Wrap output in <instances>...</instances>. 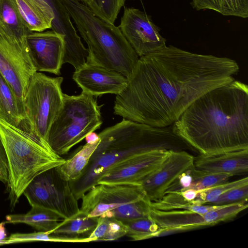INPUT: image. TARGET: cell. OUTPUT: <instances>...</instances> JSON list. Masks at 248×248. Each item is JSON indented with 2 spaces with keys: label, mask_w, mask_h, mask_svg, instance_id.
<instances>
[{
  "label": "cell",
  "mask_w": 248,
  "mask_h": 248,
  "mask_svg": "<svg viewBox=\"0 0 248 248\" xmlns=\"http://www.w3.org/2000/svg\"><path fill=\"white\" fill-rule=\"evenodd\" d=\"M5 244H6L5 240L4 241L0 242V246L3 245H5Z\"/></svg>",
  "instance_id": "obj_36"
},
{
  "label": "cell",
  "mask_w": 248,
  "mask_h": 248,
  "mask_svg": "<svg viewBox=\"0 0 248 248\" xmlns=\"http://www.w3.org/2000/svg\"><path fill=\"white\" fill-rule=\"evenodd\" d=\"M100 140L93 144L86 143L72 157L65 160L57 169L62 177L69 182L79 179L86 168Z\"/></svg>",
  "instance_id": "obj_24"
},
{
  "label": "cell",
  "mask_w": 248,
  "mask_h": 248,
  "mask_svg": "<svg viewBox=\"0 0 248 248\" xmlns=\"http://www.w3.org/2000/svg\"><path fill=\"white\" fill-rule=\"evenodd\" d=\"M52 232H40L32 233H15L11 234L5 239L6 244L35 241L55 242L87 243L90 242L88 237L66 238L58 237L51 234Z\"/></svg>",
  "instance_id": "obj_28"
},
{
  "label": "cell",
  "mask_w": 248,
  "mask_h": 248,
  "mask_svg": "<svg viewBox=\"0 0 248 248\" xmlns=\"http://www.w3.org/2000/svg\"><path fill=\"white\" fill-rule=\"evenodd\" d=\"M248 206V202L217 205L205 213L187 209L160 210L149 206L148 216L161 228L186 227L191 230L232 219Z\"/></svg>",
  "instance_id": "obj_10"
},
{
  "label": "cell",
  "mask_w": 248,
  "mask_h": 248,
  "mask_svg": "<svg viewBox=\"0 0 248 248\" xmlns=\"http://www.w3.org/2000/svg\"><path fill=\"white\" fill-rule=\"evenodd\" d=\"M169 150L156 148L140 154L106 171L97 180V184L129 183L140 185L141 181L160 165Z\"/></svg>",
  "instance_id": "obj_15"
},
{
  "label": "cell",
  "mask_w": 248,
  "mask_h": 248,
  "mask_svg": "<svg viewBox=\"0 0 248 248\" xmlns=\"http://www.w3.org/2000/svg\"><path fill=\"white\" fill-rule=\"evenodd\" d=\"M191 4L197 11L210 9L223 16L248 17V0H192Z\"/></svg>",
  "instance_id": "obj_25"
},
{
  "label": "cell",
  "mask_w": 248,
  "mask_h": 248,
  "mask_svg": "<svg viewBox=\"0 0 248 248\" xmlns=\"http://www.w3.org/2000/svg\"><path fill=\"white\" fill-rule=\"evenodd\" d=\"M233 60L202 55L171 45L139 57L114 113L154 127L172 125L200 96L233 80Z\"/></svg>",
  "instance_id": "obj_1"
},
{
  "label": "cell",
  "mask_w": 248,
  "mask_h": 248,
  "mask_svg": "<svg viewBox=\"0 0 248 248\" xmlns=\"http://www.w3.org/2000/svg\"><path fill=\"white\" fill-rule=\"evenodd\" d=\"M124 222L127 228L126 235L134 241L153 238L160 228L148 216Z\"/></svg>",
  "instance_id": "obj_27"
},
{
  "label": "cell",
  "mask_w": 248,
  "mask_h": 248,
  "mask_svg": "<svg viewBox=\"0 0 248 248\" xmlns=\"http://www.w3.org/2000/svg\"><path fill=\"white\" fill-rule=\"evenodd\" d=\"M62 108L52 124L47 143L57 155L67 154L75 145L102 124L100 108L93 96L83 92L78 95L63 93Z\"/></svg>",
  "instance_id": "obj_6"
},
{
  "label": "cell",
  "mask_w": 248,
  "mask_h": 248,
  "mask_svg": "<svg viewBox=\"0 0 248 248\" xmlns=\"http://www.w3.org/2000/svg\"><path fill=\"white\" fill-rule=\"evenodd\" d=\"M5 224L4 221L0 223V242L4 241L7 238Z\"/></svg>",
  "instance_id": "obj_35"
},
{
  "label": "cell",
  "mask_w": 248,
  "mask_h": 248,
  "mask_svg": "<svg viewBox=\"0 0 248 248\" xmlns=\"http://www.w3.org/2000/svg\"><path fill=\"white\" fill-rule=\"evenodd\" d=\"M9 169L5 150L0 137V181L4 184L8 183Z\"/></svg>",
  "instance_id": "obj_33"
},
{
  "label": "cell",
  "mask_w": 248,
  "mask_h": 248,
  "mask_svg": "<svg viewBox=\"0 0 248 248\" xmlns=\"http://www.w3.org/2000/svg\"><path fill=\"white\" fill-rule=\"evenodd\" d=\"M0 119L19 128L25 119L23 106L13 89L0 73Z\"/></svg>",
  "instance_id": "obj_22"
},
{
  "label": "cell",
  "mask_w": 248,
  "mask_h": 248,
  "mask_svg": "<svg viewBox=\"0 0 248 248\" xmlns=\"http://www.w3.org/2000/svg\"><path fill=\"white\" fill-rule=\"evenodd\" d=\"M0 137L8 161L9 198L14 206L37 175L62 165L65 159L56 154L48 143L1 119Z\"/></svg>",
  "instance_id": "obj_5"
},
{
  "label": "cell",
  "mask_w": 248,
  "mask_h": 248,
  "mask_svg": "<svg viewBox=\"0 0 248 248\" xmlns=\"http://www.w3.org/2000/svg\"><path fill=\"white\" fill-rule=\"evenodd\" d=\"M63 78L50 77L37 71L32 77L25 95V131L40 141L47 143L50 128L61 110L63 97Z\"/></svg>",
  "instance_id": "obj_8"
},
{
  "label": "cell",
  "mask_w": 248,
  "mask_h": 248,
  "mask_svg": "<svg viewBox=\"0 0 248 248\" xmlns=\"http://www.w3.org/2000/svg\"><path fill=\"white\" fill-rule=\"evenodd\" d=\"M29 30L43 31L51 29L53 10L45 0H14Z\"/></svg>",
  "instance_id": "obj_20"
},
{
  "label": "cell",
  "mask_w": 248,
  "mask_h": 248,
  "mask_svg": "<svg viewBox=\"0 0 248 248\" xmlns=\"http://www.w3.org/2000/svg\"><path fill=\"white\" fill-rule=\"evenodd\" d=\"M85 139L86 140V143L89 144L95 143L100 140L98 134H97L94 131L89 133L85 137Z\"/></svg>",
  "instance_id": "obj_34"
},
{
  "label": "cell",
  "mask_w": 248,
  "mask_h": 248,
  "mask_svg": "<svg viewBox=\"0 0 248 248\" xmlns=\"http://www.w3.org/2000/svg\"><path fill=\"white\" fill-rule=\"evenodd\" d=\"M194 158L185 151L169 149L160 165L140 183L148 199H160L177 178L194 165Z\"/></svg>",
  "instance_id": "obj_13"
},
{
  "label": "cell",
  "mask_w": 248,
  "mask_h": 248,
  "mask_svg": "<svg viewBox=\"0 0 248 248\" xmlns=\"http://www.w3.org/2000/svg\"><path fill=\"white\" fill-rule=\"evenodd\" d=\"M127 231L124 222L114 218L100 216L95 229L88 238L90 242L114 241L126 235Z\"/></svg>",
  "instance_id": "obj_26"
},
{
  "label": "cell",
  "mask_w": 248,
  "mask_h": 248,
  "mask_svg": "<svg viewBox=\"0 0 248 248\" xmlns=\"http://www.w3.org/2000/svg\"><path fill=\"white\" fill-rule=\"evenodd\" d=\"M100 141L81 176L69 182L78 200L97 184L106 171L140 154L156 148L174 149L184 141L173 131L172 125L154 127L123 119L98 134Z\"/></svg>",
  "instance_id": "obj_3"
},
{
  "label": "cell",
  "mask_w": 248,
  "mask_h": 248,
  "mask_svg": "<svg viewBox=\"0 0 248 248\" xmlns=\"http://www.w3.org/2000/svg\"><path fill=\"white\" fill-rule=\"evenodd\" d=\"M80 213L123 222L148 216L150 200L140 185L98 184L83 195Z\"/></svg>",
  "instance_id": "obj_7"
},
{
  "label": "cell",
  "mask_w": 248,
  "mask_h": 248,
  "mask_svg": "<svg viewBox=\"0 0 248 248\" xmlns=\"http://www.w3.org/2000/svg\"><path fill=\"white\" fill-rule=\"evenodd\" d=\"M200 155L248 149V88L233 80L196 99L172 125Z\"/></svg>",
  "instance_id": "obj_2"
},
{
  "label": "cell",
  "mask_w": 248,
  "mask_h": 248,
  "mask_svg": "<svg viewBox=\"0 0 248 248\" xmlns=\"http://www.w3.org/2000/svg\"><path fill=\"white\" fill-rule=\"evenodd\" d=\"M79 0V1L82 2V3H84V2H85L86 0Z\"/></svg>",
  "instance_id": "obj_37"
},
{
  "label": "cell",
  "mask_w": 248,
  "mask_h": 248,
  "mask_svg": "<svg viewBox=\"0 0 248 248\" xmlns=\"http://www.w3.org/2000/svg\"><path fill=\"white\" fill-rule=\"evenodd\" d=\"M30 31L14 0H0V37L10 42L27 44Z\"/></svg>",
  "instance_id": "obj_19"
},
{
  "label": "cell",
  "mask_w": 248,
  "mask_h": 248,
  "mask_svg": "<svg viewBox=\"0 0 248 248\" xmlns=\"http://www.w3.org/2000/svg\"><path fill=\"white\" fill-rule=\"evenodd\" d=\"M88 45L87 63L131 76L139 59L120 29L78 0H61Z\"/></svg>",
  "instance_id": "obj_4"
},
{
  "label": "cell",
  "mask_w": 248,
  "mask_h": 248,
  "mask_svg": "<svg viewBox=\"0 0 248 248\" xmlns=\"http://www.w3.org/2000/svg\"><path fill=\"white\" fill-rule=\"evenodd\" d=\"M118 27L139 57L166 46L159 28L150 16L139 9L124 7Z\"/></svg>",
  "instance_id": "obj_12"
},
{
  "label": "cell",
  "mask_w": 248,
  "mask_h": 248,
  "mask_svg": "<svg viewBox=\"0 0 248 248\" xmlns=\"http://www.w3.org/2000/svg\"><path fill=\"white\" fill-rule=\"evenodd\" d=\"M98 217H89L79 212L75 216L62 220L51 233L66 238L88 237L95 229Z\"/></svg>",
  "instance_id": "obj_23"
},
{
  "label": "cell",
  "mask_w": 248,
  "mask_h": 248,
  "mask_svg": "<svg viewBox=\"0 0 248 248\" xmlns=\"http://www.w3.org/2000/svg\"><path fill=\"white\" fill-rule=\"evenodd\" d=\"M36 72L28 44L11 43L0 37V73L23 107L29 83Z\"/></svg>",
  "instance_id": "obj_11"
},
{
  "label": "cell",
  "mask_w": 248,
  "mask_h": 248,
  "mask_svg": "<svg viewBox=\"0 0 248 248\" xmlns=\"http://www.w3.org/2000/svg\"><path fill=\"white\" fill-rule=\"evenodd\" d=\"M57 167L37 175L23 194L30 205L35 204L52 210L64 220L78 214L80 207L69 182L62 177Z\"/></svg>",
  "instance_id": "obj_9"
},
{
  "label": "cell",
  "mask_w": 248,
  "mask_h": 248,
  "mask_svg": "<svg viewBox=\"0 0 248 248\" xmlns=\"http://www.w3.org/2000/svg\"><path fill=\"white\" fill-rule=\"evenodd\" d=\"M248 184L233 187L221 195L211 204L225 205L237 203L248 202Z\"/></svg>",
  "instance_id": "obj_32"
},
{
  "label": "cell",
  "mask_w": 248,
  "mask_h": 248,
  "mask_svg": "<svg viewBox=\"0 0 248 248\" xmlns=\"http://www.w3.org/2000/svg\"><path fill=\"white\" fill-rule=\"evenodd\" d=\"M192 182L188 189L199 191L226 182L232 176L199 170L193 166L191 169Z\"/></svg>",
  "instance_id": "obj_31"
},
{
  "label": "cell",
  "mask_w": 248,
  "mask_h": 248,
  "mask_svg": "<svg viewBox=\"0 0 248 248\" xmlns=\"http://www.w3.org/2000/svg\"><path fill=\"white\" fill-rule=\"evenodd\" d=\"M51 7L54 18L52 30L64 37L62 64L68 63L75 70L86 63L88 50L84 46L71 17L61 0H45Z\"/></svg>",
  "instance_id": "obj_17"
},
{
  "label": "cell",
  "mask_w": 248,
  "mask_h": 248,
  "mask_svg": "<svg viewBox=\"0 0 248 248\" xmlns=\"http://www.w3.org/2000/svg\"><path fill=\"white\" fill-rule=\"evenodd\" d=\"M72 78L82 92L93 96L117 95L124 90L128 81L119 72L86 62L75 70Z\"/></svg>",
  "instance_id": "obj_16"
},
{
  "label": "cell",
  "mask_w": 248,
  "mask_h": 248,
  "mask_svg": "<svg viewBox=\"0 0 248 248\" xmlns=\"http://www.w3.org/2000/svg\"><path fill=\"white\" fill-rule=\"evenodd\" d=\"M27 39L36 71L60 75L63 64L64 36L53 30L30 31Z\"/></svg>",
  "instance_id": "obj_14"
},
{
  "label": "cell",
  "mask_w": 248,
  "mask_h": 248,
  "mask_svg": "<svg viewBox=\"0 0 248 248\" xmlns=\"http://www.w3.org/2000/svg\"><path fill=\"white\" fill-rule=\"evenodd\" d=\"M248 184L247 176L232 182H226L205 189L198 191L194 201L196 205L211 204L226 191L236 186Z\"/></svg>",
  "instance_id": "obj_30"
},
{
  "label": "cell",
  "mask_w": 248,
  "mask_h": 248,
  "mask_svg": "<svg viewBox=\"0 0 248 248\" xmlns=\"http://www.w3.org/2000/svg\"><path fill=\"white\" fill-rule=\"evenodd\" d=\"M125 0H87L83 3L96 16L114 24Z\"/></svg>",
  "instance_id": "obj_29"
},
{
  "label": "cell",
  "mask_w": 248,
  "mask_h": 248,
  "mask_svg": "<svg viewBox=\"0 0 248 248\" xmlns=\"http://www.w3.org/2000/svg\"><path fill=\"white\" fill-rule=\"evenodd\" d=\"M25 214H10L6 216L5 223H24L40 232H53L62 217L56 213L43 207L32 204Z\"/></svg>",
  "instance_id": "obj_21"
},
{
  "label": "cell",
  "mask_w": 248,
  "mask_h": 248,
  "mask_svg": "<svg viewBox=\"0 0 248 248\" xmlns=\"http://www.w3.org/2000/svg\"><path fill=\"white\" fill-rule=\"evenodd\" d=\"M194 166L205 172L232 175L248 170V149L209 156L199 155L194 158Z\"/></svg>",
  "instance_id": "obj_18"
}]
</instances>
